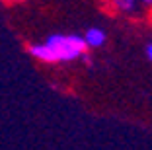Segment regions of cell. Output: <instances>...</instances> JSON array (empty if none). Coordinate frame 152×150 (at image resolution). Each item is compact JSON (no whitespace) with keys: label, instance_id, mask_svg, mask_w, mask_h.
<instances>
[{"label":"cell","instance_id":"1","mask_svg":"<svg viewBox=\"0 0 152 150\" xmlns=\"http://www.w3.org/2000/svg\"><path fill=\"white\" fill-rule=\"evenodd\" d=\"M88 51L90 49L86 47L84 37L74 33H53L41 43H31L27 47V53L45 64L80 61Z\"/></svg>","mask_w":152,"mask_h":150},{"label":"cell","instance_id":"2","mask_svg":"<svg viewBox=\"0 0 152 150\" xmlns=\"http://www.w3.org/2000/svg\"><path fill=\"white\" fill-rule=\"evenodd\" d=\"M84 41H86V47L92 51V49H102L107 41V35H105V31L102 27H88L86 29L84 35Z\"/></svg>","mask_w":152,"mask_h":150},{"label":"cell","instance_id":"3","mask_svg":"<svg viewBox=\"0 0 152 150\" xmlns=\"http://www.w3.org/2000/svg\"><path fill=\"white\" fill-rule=\"evenodd\" d=\"M105 2L119 14H133L139 4V0H105Z\"/></svg>","mask_w":152,"mask_h":150},{"label":"cell","instance_id":"4","mask_svg":"<svg viewBox=\"0 0 152 150\" xmlns=\"http://www.w3.org/2000/svg\"><path fill=\"white\" fill-rule=\"evenodd\" d=\"M144 53H146L148 62L152 64V41H148V43H146V47H144Z\"/></svg>","mask_w":152,"mask_h":150},{"label":"cell","instance_id":"5","mask_svg":"<svg viewBox=\"0 0 152 150\" xmlns=\"http://www.w3.org/2000/svg\"><path fill=\"white\" fill-rule=\"evenodd\" d=\"M2 2H6V4H22L26 0H2Z\"/></svg>","mask_w":152,"mask_h":150},{"label":"cell","instance_id":"6","mask_svg":"<svg viewBox=\"0 0 152 150\" xmlns=\"http://www.w3.org/2000/svg\"><path fill=\"white\" fill-rule=\"evenodd\" d=\"M140 2H142L144 6H152V0H140Z\"/></svg>","mask_w":152,"mask_h":150}]
</instances>
